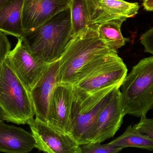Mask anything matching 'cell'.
I'll return each instance as SVG.
<instances>
[{
  "label": "cell",
  "mask_w": 153,
  "mask_h": 153,
  "mask_svg": "<svg viewBox=\"0 0 153 153\" xmlns=\"http://www.w3.org/2000/svg\"><path fill=\"white\" fill-rule=\"evenodd\" d=\"M125 19H118L102 22L94 26L100 38L108 48L117 53L118 50L124 46L129 39L124 37L121 31V26Z\"/></svg>",
  "instance_id": "cell-16"
},
{
  "label": "cell",
  "mask_w": 153,
  "mask_h": 153,
  "mask_svg": "<svg viewBox=\"0 0 153 153\" xmlns=\"http://www.w3.org/2000/svg\"><path fill=\"white\" fill-rule=\"evenodd\" d=\"M107 144L123 149L132 147L153 150V140L138 132L132 126H128L121 135Z\"/></svg>",
  "instance_id": "cell-17"
},
{
  "label": "cell",
  "mask_w": 153,
  "mask_h": 153,
  "mask_svg": "<svg viewBox=\"0 0 153 153\" xmlns=\"http://www.w3.org/2000/svg\"><path fill=\"white\" fill-rule=\"evenodd\" d=\"M111 52H113L100 38L94 26L80 31L74 36L59 60V83L73 85L76 75L85 67Z\"/></svg>",
  "instance_id": "cell-2"
},
{
  "label": "cell",
  "mask_w": 153,
  "mask_h": 153,
  "mask_svg": "<svg viewBox=\"0 0 153 153\" xmlns=\"http://www.w3.org/2000/svg\"><path fill=\"white\" fill-rule=\"evenodd\" d=\"M28 125L36 142V147L45 153H80V146L69 135L62 134L48 124L32 119Z\"/></svg>",
  "instance_id": "cell-8"
},
{
  "label": "cell",
  "mask_w": 153,
  "mask_h": 153,
  "mask_svg": "<svg viewBox=\"0 0 153 153\" xmlns=\"http://www.w3.org/2000/svg\"><path fill=\"white\" fill-rule=\"evenodd\" d=\"M73 36L89 27L85 0H72L70 6Z\"/></svg>",
  "instance_id": "cell-18"
},
{
  "label": "cell",
  "mask_w": 153,
  "mask_h": 153,
  "mask_svg": "<svg viewBox=\"0 0 153 153\" xmlns=\"http://www.w3.org/2000/svg\"><path fill=\"white\" fill-rule=\"evenodd\" d=\"M112 86L94 92H84L74 87L71 136L79 145L88 144L92 128L99 114L117 87Z\"/></svg>",
  "instance_id": "cell-4"
},
{
  "label": "cell",
  "mask_w": 153,
  "mask_h": 153,
  "mask_svg": "<svg viewBox=\"0 0 153 153\" xmlns=\"http://www.w3.org/2000/svg\"><path fill=\"white\" fill-rule=\"evenodd\" d=\"M80 153H118L123 148L95 143L83 145L80 147Z\"/></svg>",
  "instance_id": "cell-19"
},
{
  "label": "cell",
  "mask_w": 153,
  "mask_h": 153,
  "mask_svg": "<svg viewBox=\"0 0 153 153\" xmlns=\"http://www.w3.org/2000/svg\"><path fill=\"white\" fill-rule=\"evenodd\" d=\"M127 71L123 60L117 54L73 86L89 93L108 87L120 86Z\"/></svg>",
  "instance_id": "cell-7"
},
{
  "label": "cell",
  "mask_w": 153,
  "mask_h": 153,
  "mask_svg": "<svg viewBox=\"0 0 153 153\" xmlns=\"http://www.w3.org/2000/svg\"><path fill=\"white\" fill-rule=\"evenodd\" d=\"M134 127L142 134L148 137L153 141V119H149L146 116L141 117L139 123L134 126Z\"/></svg>",
  "instance_id": "cell-20"
},
{
  "label": "cell",
  "mask_w": 153,
  "mask_h": 153,
  "mask_svg": "<svg viewBox=\"0 0 153 153\" xmlns=\"http://www.w3.org/2000/svg\"><path fill=\"white\" fill-rule=\"evenodd\" d=\"M73 37L69 7L20 39L33 56L49 65L60 60Z\"/></svg>",
  "instance_id": "cell-1"
},
{
  "label": "cell",
  "mask_w": 153,
  "mask_h": 153,
  "mask_svg": "<svg viewBox=\"0 0 153 153\" xmlns=\"http://www.w3.org/2000/svg\"><path fill=\"white\" fill-rule=\"evenodd\" d=\"M5 120V114L3 109L0 105V122Z\"/></svg>",
  "instance_id": "cell-24"
},
{
  "label": "cell",
  "mask_w": 153,
  "mask_h": 153,
  "mask_svg": "<svg viewBox=\"0 0 153 153\" xmlns=\"http://www.w3.org/2000/svg\"><path fill=\"white\" fill-rule=\"evenodd\" d=\"M89 26L118 19L134 18L140 6L124 0H85Z\"/></svg>",
  "instance_id": "cell-11"
},
{
  "label": "cell",
  "mask_w": 153,
  "mask_h": 153,
  "mask_svg": "<svg viewBox=\"0 0 153 153\" xmlns=\"http://www.w3.org/2000/svg\"><path fill=\"white\" fill-rule=\"evenodd\" d=\"M5 62L29 92L40 80L49 65L32 55L20 38Z\"/></svg>",
  "instance_id": "cell-6"
},
{
  "label": "cell",
  "mask_w": 153,
  "mask_h": 153,
  "mask_svg": "<svg viewBox=\"0 0 153 153\" xmlns=\"http://www.w3.org/2000/svg\"><path fill=\"white\" fill-rule=\"evenodd\" d=\"M73 97V85L58 84L51 96L48 112L47 124L56 131L70 136Z\"/></svg>",
  "instance_id": "cell-10"
},
{
  "label": "cell",
  "mask_w": 153,
  "mask_h": 153,
  "mask_svg": "<svg viewBox=\"0 0 153 153\" xmlns=\"http://www.w3.org/2000/svg\"><path fill=\"white\" fill-rule=\"evenodd\" d=\"M72 0H24L22 13L23 34L36 29L70 7Z\"/></svg>",
  "instance_id": "cell-12"
},
{
  "label": "cell",
  "mask_w": 153,
  "mask_h": 153,
  "mask_svg": "<svg viewBox=\"0 0 153 153\" xmlns=\"http://www.w3.org/2000/svg\"><path fill=\"white\" fill-rule=\"evenodd\" d=\"M0 105L8 122L25 125L35 115L30 93L5 61L0 65Z\"/></svg>",
  "instance_id": "cell-5"
},
{
  "label": "cell",
  "mask_w": 153,
  "mask_h": 153,
  "mask_svg": "<svg viewBox=\"0 0 153 153\" xmlns=\"http://www.w3.org/2000/svg\"><path fill=\"white\" fill-rule=\"evenodd\" d=\"M140 42L145 48V52L153 55V27L142 34Z\"/></svg>",
  "instance_id": "cell-22"
},
{
  "label": "cell",
  "mask_w": 153,
  "mask_h": 153,
  "mask_svg": "<svg viewBox=\"0 0 153 153\" xmlns=\"http://www.w3.org/2000/svg\"><path fill=\"white\" fill-rule=\"evenodd\" d=\"M10 49V43L6 35L0 31V65L5 61Z\"/></svg>",
  "instance_id": "cell-21"
},
{
  "label": "cell",
  "mask_w": 153,
  "mask_h": 153,
  "mask_svg": "<svg viewBox=\"0 0 153 153\" xmlns=\"http://www.w3.org/2000/svg\"><path fill=\"white\" fill-rule=\"evenodd\" d=\"M120 87L124 115L146 116L153 108V56L144 58L134 66Z\"/></svg>",
  "instance_id": "cell-3"
},
{
  "label": "cell",
  "mask_w": 153,
  "mask_h": 153,
  "mask_svg": "<svg viewBox=\"0 0 153 153\" xmlns=\"http://www.w3.org/2000/svg\"><path fill=\"white\" fill-rule=\"evenodd\" d=\"M24 0H7L0 6V31L20 38L23 34L22 13Z\"/></svg>",
  "instance_id": "cell-15"
},
{
  "label": "cell",
  "mask_w": 153,
  "mask_h": 153,
  "mask_svg": "<svg viewBox=\"0 0 153 153\" xmlns=\"http://www.w3.org/2000/svg\"><path fill=\"white\" fill-rule=\"evenodd\" d=\"M140 1H146V0H139Z\"/></svg>",
  "instance_id": "cell-26"
},
{
  "label": "cell",
  "mask_w": 153,
  "mask_h": 153,
  "mask_svg": "<svg viewBox=\"0 0 153 153\" xmlns=\"http://www.w3.org/2000/svg\"><path fill=\"white\" fill-rule=\"evenodd\" d=\"M36 147L31 133L0 122V152L28 153Z\"/></svg>",
  "instance_id": "cell-14"
},
{
  "label": "cell",
  "mask_w": 153,
  "mask_h": 153,
  "mask_svg": "<svg viewBox=\"0 0 153 153\" xmlns=\"http://www.w3.org/2000/svg\"><path fill=\"white\" fill-rule=\"evenodd\" d=\"M143 5L146 10L153 12V0H146L143 2Z\"/></svg>",
  "instance_id": "cell-23"
},
{
  "label": "cell",
  "mask_w": 153,
  "mask_h": 153,
  "mask_svg": "<svg viewBox=\"0 0 153 153\" xmlns=\"http://www.w3.org/2000/svg\"><path fill=\"white\" fill-rule=\"evenodd\" d=\"M6 1L7 0H0V6Z\"/></svg>",
  "instance_id": "cell-25"
},
{
  "label": "cell",
  "mask_w": 153,
  "mask_h": 153,
  "mask_svg": "<svg viewBox=\"0 0 153 153\" xmlns=\"http://www.w3.org/2000/svg\"><path fill=\"white\" fill-rule=\"evenodd\" d=\"M120 87L115 89L110 100L99 114L91 130L88 144L102 143L113 137L120 128L125 116Z\"/></svg>",
  "instance_id": "cell-9"
},
{
  "label": "cell",
  "mask_w": 153,
  "mask_h": 153,
  "mask_svg": "<svg viewBox=\"0 0 153 153\" xmlns=\"http://www.w3.org/2000/svg\"><path fill=\"white\" fill-rule=\"evenodd\" d=\"M59 61L49 64L30 92L36 118L46 124L50 99L55 88L59 83Z\"/></svg>",
  "instance_id": "cell-13"
}]
</instances>
